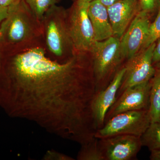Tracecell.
Masks as SVG:
<instances>
[{"mask_svg":"<svg viewBox=\"0 0 160 160\" xmlns=\"http://www.w3.org/2000/svg\"><path fill=\"white\" fill-rule=\"evenodd\" d=\"M150 88L151 80L125 89L117 97L107 112L105 123L114 116L125 112L149 110Z\"/></svg>","mask_w":160,"mask_h":160,"instance_id":"ba28073f","label":"cell"},{"mask_svg":"<svg viewBox=\"0 0 160 160\" xmlns=\"http://www.w3.org/2000/svg\"><path fill=\"white\" fill-rule=\"evenodd\" d=\"M140 8L149 13L152 12L160 6V0H138Z\"/></svg>","mask_w":160,"mask_h":160,"instance_id":"d6986e66","label":"cell"},{"mask_svg":"<svg viewBox=\"0 0 160 160\" xmlns=\"http://www.w3.org/2000/svg\"><path fill=\"white\" fill-rule=\"evenodd\" d=\"M81 149L78 153V160H104V157L99 146L98 139H93L81 145Z\"/></svg>","mask_w":160,"mask_h":160,"instance_id":"2e32d148","label":"cell"},{"mask_svg":"<svg viewBox=\"0 0 160 160\" xmlns=\"http://www.w3.org/2000/svg\"><path fill=\"white\" fill-rule=\"evenodd\" d=\"M44 46L42 22L24 0L9 7L0 24V52H18Z\"/></svg>","mask_w":160,"mask_h":160,"instance_id":"7a4b0ae2","label":"cell"},{"mask_svg":"<svg viewBox=\"0 0 160 160\" xmlns=\"http://www.w3.org/2000/svg\"><path fill=\"white\" fill-rule=\"evenodd\" d=\"M44 48L47 56L61 63L68 62L77 52L67 22V10L57 5L52 6L42 21Z\"/></svg>","mask_w":160,"mask_h":160,"instance_id":"3957f363","label":"cell"},{"mask_svg":"<svg viewBox=\"0 0 160 160\" xmlns=\"http://www.w3.org/2000/svg\"><path fill=\"white\" fill-rule=\"evenodd\" d=\"M37 18L42 21L46 12L61 0H24Z\"/></svg>","mask_w":160,"mask_h":160,"instance_id":"e0dca14e","label":"cell"},{"mask_svg":"<svg viewBox=\"0 0 160 160\" xmlns=\"http://www.w3.org/2000/svg\"><path fill=\"white\" fill-rule=\"evenodd\" d=\"M107 8L113 36L119 38L141 9L138 0H120Z\"/></svg>","mask_w":160,"mask_h":160,"instance_id":"7c38bea8","label":"cell"},{"mask_svg":"<svg viewBox=\"0 0 160 160\" xmlns=\"http://www.w3.org/2000/svg\"><path fill=\"white\" fill-rule=\"evenodd\" d=\"M150 160H160V149L151 151Z\"/></svg>","mask_w":160,"mask_h":160,"instance_id":"cb8c5ba5","label":"cell"},{"mask_svg":"<svg viewBox=\"0 0 160 160\" xmlns=\"http://www.w3.org/2000/svg\"><path fill=\"white\" fill-rule=\"evenodd\" d=\"M155 45V42L152 43L128 60L117 97L127 88L149 82L154 76L156 69L152 64V58Z\"/></svg>","mask_w":160,"mask_h":160,"instance_id":"52a82bcc","label":"cell"},{"mask_svg":"<svg viewBox=\"0 0 160 160\" xmlns=\"http://www.w3.org/2000/svg\"><path fill=\"white\" fill-rule=\"evenodd\" d=\"M80 1H83V2H92V1H93V0H80Z\"/></svg>","mask_w":160,"mask_h":160,"instance_id":"484cf974","label":"cell"},{"mask_svg":"<svg viewBox=\"0 0 160 160\" xmlns=\"http://www.w3.org/2000/svg\"><path fill=\"white\" fill-rule=\"evenodd\" d=\"M96 92L90 52H77L61 63L44 46L0 52V107L10 117L83 145L97 130L92 111Z\"/></svg>","mask_w":160,"mask_h":160,"instance_id":"6da1fadb","label":"cell"},{"mask_svg":"<svg viewBox=\"0 0 160 160\" xmlns=\"http://www.w3.org/2000/svg\"><path fill=\"white\" fill-rule=\"evenodd\" d=\"M126 70L125 66L121 67L109 85L95 94L92 104V111L97 130L104 126L106 113L115 101Z\"/></svg>","mask_w":160,"mask_h":160,"instance_id":"8fae6325","label":"cell"},{"mask_svg":"<svg viewBox=\"0 0 160 160\" xmlns=\"http://www.w3.org/2000/svg\"><path fill=\"white\" fill-rule=\"evenodd\" d=\"M104 160H131L136 158L142 148L140 137L118 135L98 139Z\"/></svg>","mask_w":160,"mask_h":160,"instance_id":"9c48e42d","label":"cell"},{"mask_svg":"<svg viewBox=\"0 0 160 160\" xmlns=\"http://www.w3.org/2000/svg\"><path fill=\"white\" fill-rule=\"evenodd\" d=\"M160 38V6L158 8L157 16L153 23H150L149 34L143 49H146L152 43L155 42Z\"/></svg>","mask_w":160,"mask_h":160,"instance_id":"ac0fdd59","label":"cell"},{"mask_svg":"<svg viewBox=\"0 0 160 160\" xmlns=\"http://www.w3.org/2000/svg\"><path fill=\"white\" fill-rule=\"evenodd\" d=\"M140 138L142 146L150 152L160 149V122L150 123Z\"/></svg>","mask_w":160,"mask_h":160,"instance_id":"9a60e30c","label":"cell"},{"mask_svg":"<svg viewBox=\"0 0 160 160\" xmlns=\"http://www.w3.org/2000/svg\"><path fill=\"white\" fill-rule=\"evenodd\" d=\"M151 123L149 110H133L119 113L97 130L95 137L103 138L118 135L140 137Z\"/></svg>","mask_w":160,"mask_h":160,"instance_id":"8992f818","label":"cell"},{"mask_svg":"<svg viewBox=\"0 0 160 160\" xmlns=\"http://www.w3.org/2000/svg\"><path fill=\"white\" fill-rule=\"evenodd\" d=\"M9 13V7L0 6V24L5 19Z\"/></svg>","mask_w":160,"mask_h":160,"instance_id":"603a6c76","label":"cell"},{"mask_svg":"<svg viewBox=\"0 0 160 160\" xmlns=\"http://www.w3.org/2000/svg\"><path fill=\"white\" fill-rule=\"evenodd\" d=\"M89 2L75 0L67 10V22L72 42L76 51L90 52L95 42L94 32L88 16Z\"/></svg>","mask_w":160,"mask_h":160,"instance_id":"5b68a950","label":"cell"},{"mask_svg":"<svg viewBox=\"0 0 160 160\" xmlns=\"http://www.w3.org/2000/svg\"><path fill=\"white\" fill-rule=\"evenodd\" d=\"M158 40L157 44H156L153 50L152 61L155 68L157 67L158 69L160 68V38Z\"/></svg>","mask_w":160,"mask_h":160,"instance_id":"44dd1931","label":"cell"},{"mask_svg":"<svg viewBox=\"0 0 160 160\" xmlns=\"http://www.w3.org/2000/svg\"><path fill=\"white\" fill-rule=\"evenodd\" d=\"M43 160H73L74 159L69 156L60 153L54 150L47 152L43 158Z\"/></svg>","mask_w":160,"mask_h":160,"instance_id":"ffe728a7","label":"cell"},{"mask_svg":"<svg viewBox=\"0 0 160 160\" xmlns=\"http://www.w3.org/2000/svg\"><path fill=\"white\" fill-rule=\"evenodd\" d=\"M149 112L151 122H160V68L151 80Z\"/></svg>","mask_w":160,"mask_h":160,"instance_id":"5bb4252c","label":"cell"},{"mask_svg":"<svg viewBox=\"0 0 160 160\" xmlns=\"http://www.w3.org/2000/svg\"><path fill=\"white\" fill-rule=\"evenodd\" d=\"M149 13L140 10L120 39L123 59H130L142 49L148 38L150 23Z\"/></svg>","mask_w":160,"mask_h":160,"instance_id":"30bf717a","label":"cell"},{"mask_svg":"<svg viewBox=\"0 0 160 160\" xmlns=\"http://www.w3.org/2000/svg\"><path fill=\"white\" fill-rule=\"evenodd\" d=\"M119 1H120V0H100L101 3L104 6H106L107 8L113 5L115 3Z\"/></svg>","mask_w":160,"mask_h":160,"instance_id":"d4e9b609","label":"cell"},{"mask_svg":"<svg viewBox=\"0 0 160 160\" xmlns=\"http://www.w3.org/2000/svg\"><path fill=\"white\" fill-rule=\"evenodd\" d=\"M21 0H0V6L9 7L20 2Z\"/></svg>","mask_w":160,"mask_h":160,"instance_id":"7402d4cb","label":"cell"},{"mask_svg":"<svg viewBox=\"0 0 160 160\" xmlns=\"http://www.w3.org/2000/svg\"><path fill=\"white\" fill-rule=\"evenodd\" d=\"M90 52L97 92L111 82L124 60L121 54L120 39L112 36L103 41H95Z\"/></svg>","mask_w":160,"mask_h":160,"instance_id":"277c9868","label":"cell"},{"mask_svg":"<svg viewBox=\"0 0 160 160\" xmlns=\"http://www.w3.org/2000/svg\"><path fill=\"white\" fill-rule=\"evenodd\" d=\"M88 13L95 41H103L113 36L107 7L100 0H93L89 2Z\"/></svg>","mask_w":160,"mask_h":160,"instance_id":"4fadbf2b","label":"cell"}]
</instances>
